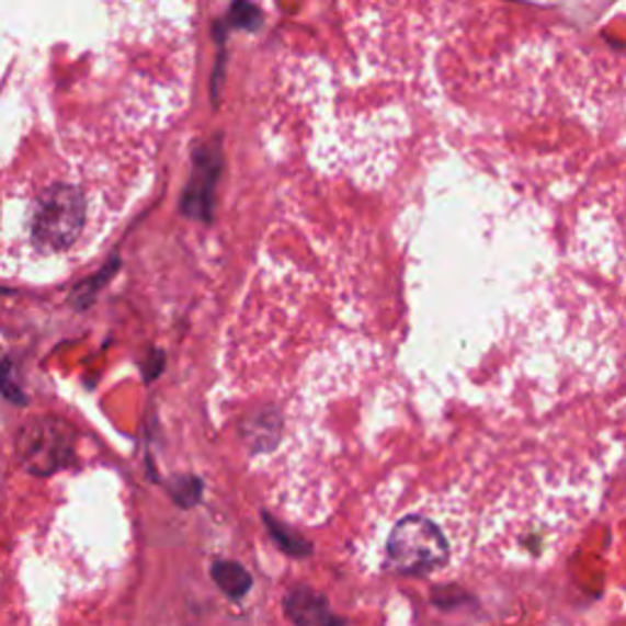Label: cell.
<instances>
[{
	"label": "cell",
	"mask_w": 626,
	"mask_h": 626,
	"mask_svg": "<svg viewBox=\"0 0 626 626\" xmlns=\"http://www.w3.org/2000/svg\"><path fill=\"white\" fill-rule=\"evenodd\" d=\"M389 560L407 576H419L445 564L448 546L441 528L423 516H407L389 536Z\"/></svg>",
	"instance_id": "2"
},
{
	"label": "cell",
	"mask_w": 626,
	"mask_h": 626,
	"mask_svg": "<svg viewBox=\"0 0 626 626\" xmlns=\"http://www.w3.org/2000/svg\"><path fill=\"white\" fill-rule=\"evenodd\" d=\"M262 13H260V8L250 3V0H236V3L230 5V13H228V20H226V25L228 27H238V30H250L254 32L260 25H262Z\"/></svg>",
	"instance_id": "5"
},
{
	"label": "cell",
	"mask_w": 626,
	"mask_h": 626,
	"mask_svg": "<svg viewBox=\"0 0 626 626\" xmlns=\"http://www.w3.org/2000/svg\"><path fill=\"white\" fill-rule=\"evenodd\" d=\"M18 455L35 475H52L73 460V433L64 421L32 419L18 436Z\"/></svg>",
	"instance_id": "3"
},
{
	"label": "cell",
	"mask_w": 626,
	"mask_h": 626,
	"mask_svg": "<svg viewBox=\"0 0 626 626\" xmlns=\"http://www.w3.org/2000/svg\"><path fill=\"white\" fill-rule=\"evenodd\" d=\"M214 580L218 582L220 590L230 597H242L252 585L248 570L238 564H216L214 566Z\"/></svg>",
	"instance_id": "4"
},
{
	"label": "cell",
	"mask_w": 626,
	"mask_h": 626,
	"mask_svg": "<svg viewBox=\"0 0 626 626\" xmlns=\"http://www.w3.org/2000/svg\"><path fill=\"white\" fill-rule=\"evenodd\" d=\"M87 216V204L79 189L52 186L37 198L32 214V236L42 250H67L77 242Z\"/></svg>",
	"instance_id": "1"
},
{
	"label": "cell",
	"mask_w": 626,
	"mask_h": 626,
	"mask_svg": "<svg viewBox=\"0 0 626 626\" xmlns=\"http://www.w3.org/2000/svg\"><path fill=\"white\" fill-rule=\"evenodd\" d=\"M0 389H3L10 399H15V401L23 399V395L18 391V385L13 382V375H10V367L5 365L3 357H0Z\"/></svg>",
	"instance_id": "6"
}]
</instances>
